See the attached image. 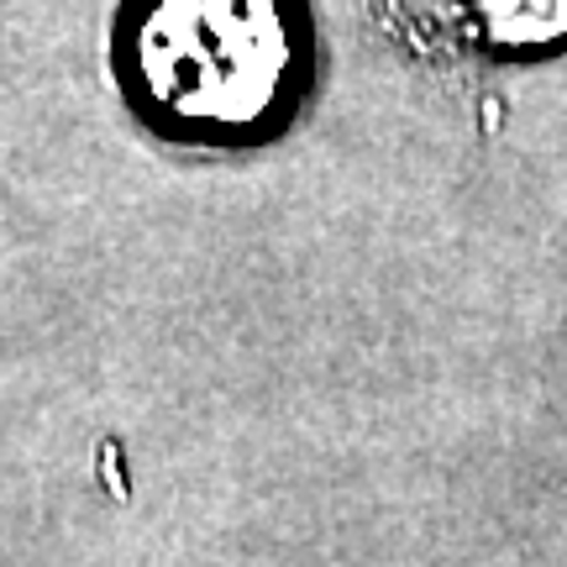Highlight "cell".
<instances>
[{"mask_svg": "<svg viewBox=\"0 0 567 567\" xmlns=\"http://www.w3.org/2000/svg\"><path fill=\"white\" fill-rule=\"evenodd\" d=\"M111 69L147 132L200 153H252L321 84L310 0H122Z\"/></svg>", "mask_w": 567, "mask_h": 567, "instance_id": "cell-1", "label": "cell"}, {"mask_svg": "<svg viewBox=\"0 0 567 567\" xmlns=\"http://www.w3.org/2000/svg\"><path fill=\"white\" fill-rule=\"evenodd\" d=\"M473 48L488 59H551L567 48V0H452Z\"/></svg>", "mask_w": 567, "mask_h": 567, "instance_id": "cell-2", "label": "cell"}]
</instances>
